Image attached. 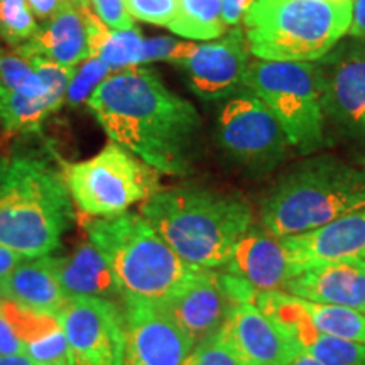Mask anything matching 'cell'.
<instances>
[{
  "mask_svg": "<svg viewBox=\"0 0 365 365\" xmlns=\"http://www.w3.org/2000/svg\"><path fill=\"white\" fill-rule=\"evenodd\" d=\"M365 208V164L312 154L282 173L261 202L259 225L276 237L301 235Z\"/></svg>",
  "mask_w": 365,
  "mask_h": 365,
  "instance_id": "obj_3",
  "label": "cell"
},
{
  "mask_svg": "<svg viewBox=\"0 0 365 365\" xmlns=\"http://www.w3.org/2000/svg\"><path fill=\"white\" fill-rule=\"evenodd\" d=\"M317 65L325 125L365 164V39L344 38Z\"/></svg>",
  "mask_w": 365,
  "mask_h": 365,
  "instance_id": "obj_10",
  "label": "cell"
},
{
  "mask_svg": "<svg viewBox=\"0 0 365 365\" xmlns=\"http://www.w3.org/2000/svg\"><path fill=\"white\" fill-rule=\"evenodd\" d=\"M24 46L65 68L81 65L90 58V48L85 17L78 4L68 2Z\"/></svg>",
  "mask_w": 365,
  "mask_h": 365,
  "instance_id": "obj_20",
  "label": "cell"
},
{
  "mask_svg": "<svg viewBox=\"0 0 365 365\" xmlns=\"http://www.w3.org/2000/svg\"><path fill=\"white\" fill-rule=\"evenodd\" d=\"M78 66L80 68L75 70L71 83L68 86L65 98V103L73 108L80 107L83 102L86 103V100L91 97V93L113 73L107 63H103L102 59L95 56L85 59Z\"/></svg>",
  "mask_w": 365,
  "mask_h": 365,
  "instance_id": "obj_31",
  "label": "cell"
},
{
  "mask_svg": "<svg viewBox=\"0 0 365 365\" xmlns=\"http://www.w3.org/2000/svg\"><path fill=\"white\" fill-rule=\"evenodd\" d=\"M88 4L91 12L110 29L127 31L134 27L125 0H88Z\"/></svg>",
  "mask_w": 365,
  "mask_h": 365,
  "instance_id": "obj_35",
  "label": "cell"
},
{
  "mask_svg": "<svg viewBox=\"0 0 365 365\" xmlns=\"http://www.w3.org/2000/svg\"><path fill=\"white\" fill-rule=\"evenodd\" d=\"M0 365H70L61 328L44 339L27 344L24 354L0 357Z\"/></svg>",
  "mask_w": 365,
  "mask_h": 365,
  "instance_id": "obj_30",
  "label": "cell"
},
{
  "mask_svg": "<svg viewBox=\"0 0 365 365\" xmlns=\"http://www.w3.org/2000/svg\"><path fill=\"white\" fill-rule=\"evenodd\" d=\"M125 354L122 365H182L191 341L156 301L124 299Z\"/></svg>",
  "mask_w": 365,
  "mask_h": 365,
  "instance_id": "obj_13",
  "label": "cell"
},
{
  "mask_svg": "<svg viewBox=\"0 0 365 365\" xmlns=\"http://www.w3.org/2000/svg\"><path fill=\"white\" fill-rule=\"evenodd\" d=\"M254 303L293 336L299 350L319 365H365V344L323 335L276 304L255 294Z\"/></svg>",
  "mask_w": 365,
  "mask_h": 365,
  "instance_id": "obj_21",
  "label": "cell"
},
{
  "mask_svg": "<svg viewBox=\"0 0 365 365\" xmlns=\"http://www.w3.org/2000/svg\"><path fill=\"white\" fill-rule=\"evenodd\" d=\"M217 140L230 161L255 178L276 171L293 148L271 108L247 90L223 103Z\"/></svg>",
  "mask_w": 365,
  "mask_h": 365,
  "instance_id": "obj_9",
  "label": "cell"
},
{
  "mask_svg": "<svg viewBox=\"0 0 365 365\" xmlns=\"http://www.w3.org/2000/svg\"><path fill=\"white\" fill-rule=\"evenodd\" d=\"M257 296L294 314L296 318L323 335L365 344V314L355 309L312 303V301L299 299L279 289L257 291Z\"/></svg>",
  "mask_w": 365,
  "mask_h": 365,
  "instance_id": "obj_23",
  "label": "cell"
},
{
  "mask_svg": "<svg viewBox=\"0 0 365 365\" xmlns=\"http://www.w3.org/2000/svg\"><path fill=\"white\" fill-rule=\"evenodd\" d=\"M195 46V41L175 39L168 38V36H158V38L144 39L140 66L149 65V63L154 61H166L180 66L181 63L193 53Z\"/></svg>",
  "mask_w": 365,
  "mask_h": 365,
  "instance_id": "obj_32",
  "label": "cell"
},
{
  "mask_svg": "<svg viewBox=\"0 0 365 365\" xmlns=\"http://www.w3.org/2000/svg\"><path fill=\"white\" fill-rule=\"evenodd\" d=\"M26 352V344L22 341L17 333L14 331L11 323L0 313V357L17 355Z\"/></svg>",
  "mask_w": 365,
  "mask_h": 365,
  "instance_id": "obj_36",
  "label": "cell"
},
{
  "mask_svg": "<svg viewBox=\"0 0 365 365\" xmlns=\"http://www.w3.org/2000/svg\"><path fill=\"white\" fill-rule=\"evenodd\" d=\"M73 218L63 173L36 153L0 159V245L34 259L61 244Z\"/></svg>",
  "mask_w": 365,
  "mask_h": 365,
  "instance_id": "obj_4",
  "label": "cell"
},
{
  "mask_svg": "<svg viewBox=\"0 0 365 365\" xmlns=\"http://www.w3.org/2000/svg\"><path fill=\"white\" fill-rule=\"evenodd\" d=\"M80 9L85 17L90 56L102 59L113 73L140 66L144 38L135 26L127 31L110 29L91 12L90 7Z\"/></svg>",
  "mask_w": 365,
  "mask_h": 365,
  "instance_id": "obj_24",
  "label": "cell"
},
{
  "mask_svg": "<svg viewBox=\"0 0 365 365\" xmlns=\"http://www.w3.org/2000/svg\"><path fill=\"white\" fill-rule=\"evenodd\" d=\"M86 105L112 143L161 175L186 176L191 171L202 117L153 68L112 73Z\"/></svg>",
  "mask_w": 365,
  "mask_h": 365,
  "instance_id": "obj_1",
  "label": "cell"
},
{
  "mask_svg": "<svg viewBox=\"0 0 365 365\" xmlns=\"http://www.w3.org/2000/svg\"><path fill=\"white\" fill-rule=\"evenodd\" d=\"M0 91L19 93L29 98H51L59 107L65 105L61 98L49 91L29 59L17 51L0 49Z\"/></svg>",
  "mask_w": 365,
  "mask_h": 365,
  "instance_id": "obj_26",
  "label": "cell"
},
{
  "mask_svg": "<svg viewBox=\"0 0 365 365\" xmlns=\"http://www.w3.org/2000/svg\"><path fill=\"white\" fill-rule=\"evenodd\" d=\"M254 2L255 0H223V21L228 29L242 24L245 12L252 7Z\"/></svg>",
  "mask_w": 365,
  "mask_h": 365,
  "instance_id": "obj_37",
  "label": "cell"
},
{
  "mask_svg": "<svg viewBox=\"0 0 365 365\" xmlns=\"http://www.w3.org/2000/svg\"><path fill=\"white\" fill-rule=\"evenodd\" d=\"M328 2H355V0H328Z\"/></svg>",
  "mask_w": 365,
  "mask_h": 365,
  "instance_id": "obj_43",
  "label": "cell"
},
{
  "mask_svg": "<svg viewBox=\"0 0 365 365\" xmlns=\"http://www.w3.org/2000/svg\"><path fill=\"white\" fill-rule=\"evenodd\" d=\"M59 284L66 298H120L115 277L102 254L86 239L70 255L58 257Z\"/></svg>",
  "mask_w": 365,
  "mask_h": 365,
  "instance_id": "obj_22",
  "label": "cell"
},
{
  "mask_svg": "<svg viewBox=\"0 0 365 365\" xmlns=\"http://www.w3.org/2000/svg\"><path fill=\"white\" fill-rule=\"evenodd\" d=\"M188 41H212L228 31L223 21V0H178V16L168 27Z\"/></svg>",
  "mask_w": 365,
  "mask_h": 365,
  "instance_id": "obj_25",
  "label": "cell"
},
{
  "mask_svg": "<svg viewBox=\"0 0 365 365\" xmlns=\"http://www.w3.org/2000/svg\"><path fill=\"white\" fill-rule=\"evenodd\" d=\"M61 173L71 200L91 218L122 215L161 190V173L115 143L86 161H61Z\"/></svg>",
  "mask_w": 365,
  "mask_h": 365,
  "instance_id": "obj_8",
  "label": "cell"
},
{
  "mask_svg": "<svg viewBox=\"0 0 365 365\" xmlns=\"http://www.w3.org/2000/svg\"><path fill=\"white\" fill-rule=\"evenodd\" d=\"M255 294L257 289L235 274L200 267L159 304L198 345L222 330L235 307L254 303Z\"/></svg>",
  "mask_w": 365,
  "mask_h": 365,
  "instance_id": "obj_11",
  "label": "cell"
},
{
  "mask_svg": "<svg viewBox=\"0 0 365 365\" xmlns=\"http://www.w3.org/2000/svg\"><path fill=\"white\" fill-rule=\"evenodd\" d=\"M220 333L244 365H291L301 354L293 336L255 303L235 307Z\"/></svg>",
  "mask_w": 365,
  "mask_h": 365,
  "instance_id": "obj_16",
  "label": "cell"
},
{
  "mask_svg": "<svg viewBox=\"0 0 365 365\" xmlns=\"http://www.w3.org/2000/svg\"><path fill=\"white\" fill-rule=\"evenodd\" d=\"M51 98H29L0 91V124L11 132H36L51 113L59 110Z\"/></svg>",
  "mask_w": 365,
  "mask_h": 365,
  "instance_id": "obj_27",
  "label": "cell"
},
{
  "mask_svg": "<svg viewBox=\"0 0 365 365\" xmlns=\"http://www.w3.org/2000/svg\"><path fill=\"white\" fill-rule=\"evenodd\" d=\"M291 365H319V364H318V362H314V360H313L312 357H309V355H307V354L301 352V354H299V357L296 359L294 362L291 364Z\"/></svg>",
  "mask_w": 365,
  "mask_h": 365,
  "instance_id": "obj_41",
  "label": "cell"
},
{
  "mask_svg": "<svg viewBox=\"0 0 365 365\" xmlns=\"http://www.w3.org/2000/svg\"><path fill=\"white\" fill-rule=\"evenodd\" d=\"M281 239L286 249L303 262H365V208L346 213L313 232Z\"/></svg>",
  "mask_w": 365,
  "mask_h": 365,
  "instance_id": "obj_18",
  "label": "cell"
},
{
  "mask_svg": "<svg viewBox=\"0 0 365 365\" xmlns=\"http://www.w3.org/2000/svg\"><path fill=\"white\" fill-rule=\"evenodd\" d=\"M182 365H244L220 331L195 345Z\"/></svg>",
  "mask_w": 365,
  "mask_h": 365,
  "instance_id": "obj_33",
  "label": "cell"
},
{
  "mask_svg": "<svg viewBox=\"0 0 365 365\" xmlns=\"http://www.w3.org/2000/svg\"><path fill=\"white\" fill-rule=\"evenodd\" d=\"M83 228L110 267L122 301L161 303L200 269L182 261L140 213L86 217Z\"/></svg>",
  "mask_w": 365,
  "mask_h": 365,
  "instance_id": "obj_5",
  "label": "cell"
},
{
  "mask_svg": "<svg viewBox=\"0 0 365 365\" xmlns=\"http://www.w3.org/2000/svg\"><path fill=\"white\" fill-rule=\"evenodd\" d=\"M296 298L319 304H333L365 314V262H318L282 287Z\"/></svg>",
  "mask_w": 365,
  "mask_h": 365,
  "instance_id": "obj_17",
  "label": "cell"
},
{
  "mask_svg": "<svg viewBox=\"0 0 365 365\" xmlns=\"http://www.w3.org/2000/svg\"><path fill=\"white\" fill-rule=\"evenodd\" d=\"M249 54L244 27H230L220 38L196 43L180 68L186 71L190 88L200 98H230L244 90Z\"/></svg>",
  "mask_w": 365,
  "mask_h": 365,
  "instance_id": "obj_14",
  "label": "cell"
},
{
  "mask_svg": "<svg viewBox=\"0 0 365 365\" xmlns=\"http://www.w3.org/2000/svg\"><path fill=\"white\" fill-rule=\"evenodd\" d=\"M39 26L26 0H0V39L12 48L26 44Z\"/></svg>",
  "mask_w": 365,
  "mask_h": 365,
  "instance_id": "obj_29",
  "label": "cell"
},
{
  "mask_svg": "<svg viewBox=\"0 0 365 365\" xmlns=\"http://www.w3.org/2000/svg\"><path fill=\"white\" fill-rule=\"evenodd\" d=\"M0 299H11L38 313L58 317L68 298L59 284L58 257L26 259L4 282Z\"/></svg>",
  "mask_w": 365,
  "mask_h": 365,
  "instance_id": "obj_19",
  "label": "cell"
},
{
  "mask_svg": "<svg viewBox=\"0 0 365 365\" xmlns=\"http://www.w3.org/2000/svg\"><path fill=\"white\" fill-rule=\"evenodd\" d=\"M26 2L29 6L31 12L34 14L36 19L48 21L58 11H61L68 2H75V0H26Z\"/></svg>",
  "mask_w": 365,
  "mask_h": 365,
  "instance_id": "obj_38",
  "label": "cell"
},
{
  "mask_svg": "<svg viewBox=\"0 0 365 365\" xmlns=\"http://www.w3.org/2000/svg\"><path fill=\"white\" fill-rule=\"evenodd\" d=\"M244 90L271 108L301 156L317 154L327 144L322 76L317 61L254 59L245 71Z\"/></svg>",
  "mask_w": 365,
  "mask_h": 365,
  "instance_id": "obj_7",
  "label": "cell"
},
{
  "mask_svg": "<svg viewBox=\"0 0 365 365\" xmlns=\"http://www.w3.org/2000/svg\"><path fill=\"white\" fill-rule=\"evenodd\" d=\"M0 313L11 323L14 331L26 345L44 339L61 328L56 317L38 313L19 303H14L11 299H0Z\"/></svg>",
  "mask_w": 365,
  "mask_h": 365,
  "instance_id": "obj_28",
  "label": "cell"
},
{
  "mask_svg": "<svg viewBox=\"0 0 365 365\" xmlns=\"http://www.w3.org/2000/svg\"><path fill=\"white\" fill-rule=\"evenodd\" d=\"M349 38L365 39V0H355L354 2Z\"/></svg>",
  "mask_w": 365,
  "mask_h": 365,
  "instance_id": "obj_40",
  "label": "cell"
},
{
  "mask_svg": "<svg viewBox=\"0 0 365 365\" xmlns=\"http://www.w3.org/2000/svg\"><path fill=\"white\" fill-rule=\"evenodd\" d=\"M140 215L185 262L220 269L254 223V208L240 193L173 186L140 205Z\"/></svg>",
  "mask_w": 365,
  "mask_h": 365,
  "instance_id": "obj_2",
  "label": "cell"
},
{
  "mask_svg": "<svg viewBox=\"0 0 365 365\" xmlns=\"http://www.w3.org/2000/svg\"><path fill=\"white\" fill-rule=\"evenodd\" d=\"M76 4H78L80 7H90V4H88V0H75Z\"/></svg>",
  "mask_w": 365,
  "mask_h": 365,
  "instance_id": "obj_42",
  "label": "cell"
},
{
  "mask_svg": "<svg viewBox=\"0 0 365 365\" xmlns=\"http://www.w3.org/2000/svg\"><path fill=\"white\" fill-rule=\"evenodd\" d=\"M354 2L255 0L242 24L262 61H318L349 36Z\"/></svg>",
  "mask_w": 365,
  "mask_h": 365,
  "instance_id": "obj_6",
  "label": "cell"
},
{
  "mask_svg": "<svg viewBox=\"0 0 365 365\" xmlns=\"http://www.w3.org/2000/svg\"><path fill=\"white\" fill-rule=\"evenodd\" d=\"M312 266L294 257L281 237L252 223L237 242L230 261L222 269L242 277L257 291H282L287 282Z\"/></svg>",
  "mask_w": 365,
  "mask_h": 365,
  "instance_id": "obj_15",
  "label": "cell"
},
{
  "mask_svg": "<svg viewBox=\"0 0 365 365\" xmlns=\"http://www.w3.org/2000/svg\"><path fill=\"white\" fill-rule=\"evenodd\" d=\"M70 365H122L125 317L113 299L71 298L58 313Z\"/></svg>",
  "mask_w": 365,
  "mask_h": 365,
  "instance_id": "obj_12",
  "label": "cell"
},
{
  "mask_svg": "<svg viewBox=\"0 0 365 365\" xmlns=\"http://www.w3.org/2000/svg\"><path fill=\"white\" fill-rule=\"evenodd\" d=\"M132 19L170 27L178 16V0H125Z\"/></svg>",
  "mask_w": 365,
  "mask_h": 365,
  "instance_id": "obj_34",
  "label": "cell"
},
{
  "mask_svg": "<svg viewBox=\"0 0 365 365\" xmlns=\"http://www.w3.org/2000/svg\"><path fill=\"white\" fill-rule=\"evenodd\" d=\"M22 261H26L22 255L0 245V289H2L4 282H6L7 277L14 272V269L19 266Z\"/></svg>",
  "mask_w": 365,
  "mask_h": 365,
  "instance_id": "obj_39",
  "label": "cell"
}]
</instances>
